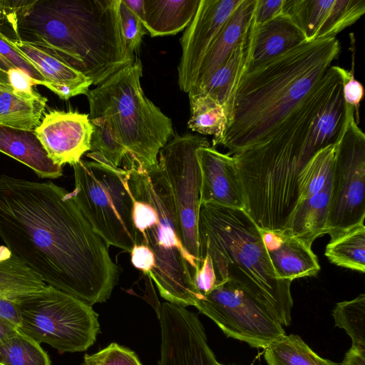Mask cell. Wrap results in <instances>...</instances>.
Segmentation results:
<instances>
[{"instance_id":"cell-39","label":"cell","mask_w":365,"mask_h":365,"mask_svg":"<svg viewBox=\"0 0 365 365\" xmlns=\"http://www.w3.org/2000/svg\"><path fill=\"white\" fill-rule=\"evenodd\" d=\"M28 2L0 0V32L11 41L20 40L18 23Z\"/></svg>"},{"instance_id":"cell-2","label":"cell","mask_w":365,"mask_h":365,"mask_svg":"<svg viewBox=\"0 0 365 365\" xmlns=\"http://www.w3.org/2000/svg\"><path fill=\"white\" fill-rule=\"evenodd\" d=\"M341 74L331 66L319 86L266 139L233 155L245 211L264 231L284 230L298 200V177L313 155L307 146L314 118Z\"/></svg>"},{"instance_id":"cell-45","label":"cell","mask_w":365,"mask_h":365,"mask_svg":"<svg viewBox=\"0 0 365 365\" xmlns=\"http://www.w3.org/2000/svg\"><path fill=\"white\" fill-rule=\"evenodd\" d=\"M0 320L19 330L21 316L16 300L0 298Z\"/></svg>"},{"instance_id":"cell-22","label":"cell","mask_w":365,"mask_h":365,"mask_svg":"<svg viewBox=\"0 0 365 365\" xmlns=\"http://www.w3.org/2000/svg\"><path fill=\"white\" fill-rule=\"evenodd\" d=\"M0 152L28 166L38 178L55 179L63 175V167L54 164L48 157L34 130L0 125Z\"/></svg>"},{"instance_id":"cell-28","label":"cell","mask_w":365,"mask_h":365,"mask_svg":"<svg viewBox=\"0 0 365 365\" xmlns=\"http://www.w3.org/2000/svg\"><path fill=\"white\" fill-rule=\"evenodd\" d=\"M47 101L41 94L31 97L0 88V125L34 130L39 124Z\"/></svg>"},{"instance_id":"cell-38","label":"cell","mask_w":365,"mask_h":365,"mask_svg":"<svg viewBox=\"0 0 365 365\" xmlns=\"http://www.w3.org/2000/svg\"><path fill=\"white\" fill-rule=\"evenodd\" d=\"M83 365L142 364L133 351L116 343H111L93 354H86Z\"/></svg>"},{"instance_id":"cell-19","label":"cell","mask_w":365,"mask_h":365,"mask_svg":"<svg viewBox=\"0 0 365 365\" xmlns=\"http://www.w3.org/2000/svg\"><path fill=\"white\" fill-rule=\"evenodd\" d=\"M12 43L37 67L46 80V87L60 98L86 94L91 81L73 68L48 47L21 40Z\"/></svg>"},{"instance_id":"cell-1","label":"cell","mask_w":365,"mask_h":365,"mask_svg":"<svg viewBox=\"0 0 365 365\" xmlns=\"http://www.w3.org/2000/svg\"><path fill=\"white\" fill-rule=\"evenodd\" d=\"M0 238L47 285L90 306L118 283L109 246L71 192L53 182L0 176Z\"/></svg>"},{"instance_id":"cell-41","label":"cell","mask_w":365,"mask_h":365,"mask_svg":"<svg viewBox=\"0 0 365 365\" xmlns=\"http://www.w3.org/2000/svg\"><path fill=\"white\" fill-rule=\"evenodd\" d=\"M192 282L197 296L196 300L208 294L217 285L212 262L207 255L201 259L200 268L195 272Z\"/></svg>"},{"instance_id":"cell-36","label":"cell","mask_w":365,"mask_h":365,"mask_svg":"<svg viewBox=\"0 0 365 365\" xmlns=\"http://www.w3.org/2000/svg\"><path fill=\"white\" fill-rule=\"evenodd\" d=\"M119 18L122 34L129 53L134 57L138 52L143 36L146 30L141 21L125 4L123 0L119 1Z\"/></svg>"},{"instance_id":"cell-7","label":"cell","mask_w":365,"mask_h":365,"mask_svg":"<svg viewBox=\"0 0 365 365\" xmlns=\"http://www.w3.org/2000/svg\"><path fill=\"white\" fill-rule=\"evenodd\" d=\"M139 58L86 94L90 119L106 122L123 145V168L148 170L173 137L172 121L143 93Z\"/></svg>"},{"instance_id":"cell-42","label":"cell","mask_w":365,"mask_h":365,"mask_svg":"<svg viewBox=\"0 0 365 365\" xmlns=\"http://www.w3.org/2000/svg\"><path fill=\"white\" fill-rule=\"evenodd\" d=\"M130 253L133 265L148 276L155 264V255L151 249L143 243H137Z\"/></svg>"},{"instance_id":"cell-48","label":"cell","mask_w":365,"mask_h":365,"mask_svg":"<svg viewBox=\"0 0 365 365\" xmlns=\"http://www.w3.org/2000/svg\"><path fill=\"white\" fill-rule=\"evenodd\" d=\"M125 4L141 21L144 22V0H123Z\"/></svg>"},{"instance_id":"cell-26","label":"cell","mask_w":365,"mask_h":365,"mask_svg":"<svg viewBox=\"0 0 365 365\" xmlns=\"http://www.w3.org/2000/svg\"><path fill=\"white\" fill-rule=\"evenodd\" d=\"M200 0H144L143 26L152 37L175 35L193 19Z\"/></svg>"},{"instance_id":"cell-12","label":"cell","mask_w":365,"mask_h":365,"mask_svg":"<svg viewBox=\"0 0 365 365\" xmlns=\"http://www.w3.org/2000/svg\"><path fill=\"white\" fill-rule=\"evenodd\" d=\"M208 145V140L199 135H174L158 154V164L172 190L181 242L199 268L197 225L201 173L197 150Z\"/></svg>"},{"instance_id":"cell-8","label":"cell","mask_w":365,"mask_h":365,"mask_svg":"<svg viewBox=\"0 0 365 365\" xmlns=\"http://www.w3.org/2000/svg\"><path fill=\"white\" fill-rule=\"evenodd\" d=\"M86 155L92 160L81 159L73 165V197L94 232L108 246L130 252L138 243V234L133 218V200L125 183L126 171L98 153Z\"/></svg>"},{"instance_id":"cell-11","label":"cell","mask_w":365,"mask_h":365,"mask_svg":"<svg viewBox=\"0 0 365 365\" xmlns=\"http://www.w3.org/2000/svg\"><path fill=\"white\" fill-rule=\"evenodd\" d=\"M346 108V126L336 145L331 179L327 226L331 239L365 219V135L354 109L348 105Z\"/></svg>"},{"instance_id":"cell-21","label":"cell","mask_w":365,"mask_h":365,"mask_svg":"<svg viewBox=\"0 0 365 365\" xmlns=\"http://www.w3.org/2000/svg\"><path fill=\"white\" fill-rule=\"evenodd\" d=\"M256 2L257 0H242L232 14L202 58L192 88L204 83L226 61L250 26Z\"/></svg>"},{"instance_id":"cell-15","label":"cell","mask_w":365,"mask_h":365,"mask_svg":"<svg viewBox=\"0 0 365 365\" xmlns=\"http://www.w3.org/2000/svg\"><path fill=\"white\" fill-rule=\"evenodd\" d=\"M364 13V0H284L282 10L303 32L306 42L336 38Z\"/></svg>"},{"instance_id":"cell-31","label":"cell","mask_w":365,"mask_h":365,"mask_svg":"<svg viewBox=\"0 0 365 365\" xmlns=\"http://www.w3.org/2000/svg\"><path fill=\"white\" fill-rule=\"evenodd\" d=\"M264 356L268 365H339L319 356L293 334H285L269 344Z\"/></svg>"},{"instance_id":"cell-37","label":"cell","mask_w":365,"mask_h":365,"mask_svg":"<svg viewBox=\"0 0 365 365\" xmlns=\"http://www.w3.org/2000/svg\"><path fill=\"white\" fill-rule=\"evenodd\" d=\"M0 54L15 68L26 73L34 85L46 86V80L37 67L12 43L0 32Z\"/></svg>"},{"instance_id":"cell-43","label":"cell","mask_w":365,"mask_h":365,"mask_svg":"<svg viewBox=\"0 0 365 365\" xmlns=\"http://www.w3.org/2000/svg\"><path fill=\"white\" fill-rule=\"evenodd\" d=\"M284 0H257L254 14L256 25L262 24L282 15Z\"/></svg>"},{"instance_id":"cell-50","label":"cell","mask_w":365,"mask_h":365,"mask_svg":"<svg viewBox=\"0 0 365 365\" xmlns=\"http://www.w3.org/2000/svg\"><path fill=\"white\" fill-rule=\"evenodd\" d=\"M217 365H225V364H220V363L218 362Z\"/></svg>"},{"instance_id":"cell-5","label":"cell","mask_w":365,"mask_h":365,"mask_svg":"<svg viewBox=\"0 0 365 365\" xmlns=\"http://www.w3.org/2000/svg\"><path fill=\"white\" fill-rule=\"evenodd\" d=\"M200 262L207 255L217 284L231 281L245 289L289 326L292 282L279 279L270 262L262 230L244 210L212 203L200 205L198 225Z\"/></svg>"},{"instance_id":"cell-47","label":"cell","mask_w":365,"mask_h":365,"mask_svg":"<svg viewBox=\"0 0 365 365\" xmlns=\"http://www.w3.org/2000/svg\"><path fill=\"white\" fill-rule=\"evenodd\" d=\"M14 68L0 54V88L12 91L9 82L8 71Z\"/></svg>"},{"instance_id":"cell-23","label":"cell","mask_w":365,"mask_h":365,"mask_svg":"<svg viewBox=\"0 0 365 365\" xmlns=\"http://www.w3.org/2000/svg\"><path fill=\"white\" fill-rule=\"evenodd\" d=\"M306 42L300 29L282 14L255 27L249 69Z\"/></svg>"},{"instance_id":"cell-33","label":"cell","mask_w":365,"mask_h":365,"mask_svg":"<svg viewBox=\"0 0 365 365\" xmlns=\"http://www.w3.org/2000/svg\"><path fill=\"white\" fill-rule=\"evenodd\" d=\"M0 365H51L40 344L18 331L0 346Z\"/></svg>"},{"instance_id":"cell-16","label":"cell","mask_w":365,"mask_h":365,"mask_svg":"<svg viewBox=\"0 0 365 365\" xmlns=\"http://www.w3.org/2000/svg\"><path fill=\"white\" fill-rule=\"evenodd\" d=\"M34 131L54 164L73 166L90 150L93 125L89 114L53 110L45 114Z\"/></svg>"},{"instance_id":"cell-17","label":"cell","mask_w":365,"mask_h":365,"mask_svg":"<svg viewBox=\"0 0 365 365\" xmlns=\"http://www.w3.org/2000/svg\"><path fill=\"white\" fill-rule=\"evenodd\" d=\"M197 158L201 173L200 205L212 203L245 210L244 191L233 157L208 145L197 149Z\"/></svg>"},{"instance_id":"cell-29","label":"cell","mask_w":365,"mask_h":365,"mask_svg":"<svg viewBox=\"0 0 365 365\" xmlns=\"http://www.w3.org/2000/svg\"><path fill=\"white\" fill-rule=\"evenodd\" d=\"M190 115L188 128L201 135H212L213 147L220 143L228 125L225 108L207 95L188 93Z\"/></svg>"},{"instance_id":"cell-32","label":"cell","mask_w":365,"mask_h":365,"mask_svg":"<svg viewBox=\"0 0 365 365\" xmlns=\"http://www.w3.org/2000/svg\"><path fill=\"white\" fill-rule=\"evenodd\" d=\"M335 153L336 145H329L317 152L307 163L298 177L297 201L319 192L331 182Z\"/></svg>"},{"instance_id":"cell-10","label":"cell","mask_w":365,"mask_h":365,"mask_svg":"<svg viewBox=\"0 0 365 365\" xmlns=\"http://www.w3.org/2000/svg\"><path fill=\"white\" fill-rule=\"evenodd\" d=\"M194 307L211 319L227 337L253 348L265 349L286 334L277 317L264 304L229 280L197 299Z\"/></svg>"},{"instance_id":"cell-34","label":"cell","mask_w":365,"mask_h":365,"mask_svg":"<svg viewBox=\"0 0 365 365\" xmlns=\"http://www.w3.org/2000/svg\"><path fill=\"white\" fill-rule=\"evenodd\" d=\"M331 314L335 326L350 336L351 347L365 349V294L338 302Z\"/></svg>"},{"instance_id":"cell-35","label":"cell","mask_w":365,"mask_h":365,"mask_svg":"<svg viewBox=\"0 0 365 365\" xmlns=\"http://www.w3.org/2000/svg\"><path fill=\"white\" fill-rule=\"evenodd\" d=\"M90 120L93 125L90 151L100 154L110 164L120 168L126 155L125 148L106 122L99 119Z\"/></svg>"},{"instance_id":"cell-18","label":"cell","mask_w":365,"mask_h":365,"mask_svg":"<svg viewBox=\"0 0 365 365\" xmlns=\"http://www.w3.org/2000/svg\"><path fill=\"white\" fill-rule=\"evenodd\" d=\"M255 22L253 19L240 42L226 61L202 85L188 93H202L220 103L231 120L235 93L240 81L250 66L253 48ZM228 126V125H227Z\"/></svg>"},{"instance_id":"cell-40","label":"cell","mask_w":365,"mask_h":365,"mask_svg":"<svg viewBox=\"0 0 365 365\" xmlns=\"http://www.w3.org/2000/svg\"><path fill=\"white\" fill-rule=\"evenodd\" d=\"M352 50L351 68L350 70L342 69L343 76V95L346 105L351 106L354 111L356 122L359 123V106L363 99L364 91L363 85L354 76V46Z\"/></svg>"},{"instance_id":"cell-13","label":"cell","mask_w":365,"mask_h":365,"mask_svg":"<svg viewBox=\"0 0 365 365\" xmlns=\"http://www.w3.org/2000/svg\"><path fill=\"white\" fill-rule=\"evenodd\" d=\"M160 351L158 365H217L197 316L170 302L158 309Z\"/></svg>"},{"instance_id":"cell-6","label":"cell","mask_w":365,"mask_h":365,"mask_svg":"<svg viewBox=\"0 0 365 365\" xmlns=\"http://www.w3.org/2000/svg\"><path fill=\"white\" fill-rule=\"evenodd\" d=\"M125 183L133 200V218L140 242L155 255L148 275L160 296L182 307L194 306L197 296L192 278L199 269L184 248L169 182L161 166L125 170Z\"/></svg>"},{"instance_id":"cell-24","label":"cell","mask_w":365,"mask_h":365,"mask_svg":"<svg viewBox=\"0 0 365 365\" xmlns=\"http://www.w3.org/2000/svg\"><path fill=\"white\" fill-rule=\"evenodd\" d=\"M334 86L311 125L307 146L314 155L327 146L336 145L346 126L347 108L343 95V76Z\"/></svg>"},{"instance_id":"cell-3","label":"cell","mask_w":365,"mask_h":365,"mask_svg":"<svg viewBox=\"0 0 365 365\" xmlns=\"http://www.w3.org/2000/svg\"><path fill=\"white\" fill-rule=\"evenodd\" d=\"M340 53L336 38L303 43L249 69L220 145L234 155L269 137L320 84Z\"/></svg>"},{"instance_id":"cell-44","label":"cell","mask_w":365,"mask_h":365,"mask_svg":"<svg viewBox=\"0 0 365 365\" xmlns=\"http://www.w3.org/2000/svg\"><path fill=\"white\" fill-rule=\"evenodd\" d=\"M8 78L12 91L21 96H36L39 93L35 91V86L31 78L24 71L12 68L8 71Z\"/></svg>"},{"instance_id":"cell-20","label":"cell","mask_w":365,"mask_h":365,"mask_svg":"<svg viewBox=\"0 0 365 365\" xmlns=\"http://www.w3.org/2000/svg\"><path fill=\"white\" fill-rule=\"evenodd\" d=\"M268 255L279 279H294L315 276L320 265L312 247L282 232L262 230Z\"/></svg>"},{"instance_id":"cell-9","label":"cell","mask_w":365,"mask_h":365,"mask_svg":"<svg viewBox=\"0 0 365 365\" xmlns=\"http://www.w3.org/2000/svg\"><path fill=\"white\" fill-rule=\"evenodd\" d=\"M21 316L19 331L60 353L87 350L100 330L91 306L51 286L16 299Z\"/></svg>"},{"instance_id":"cell-4","label":"cell","mask_w":365,"mask_h":365,"mask_svg":"<svg viewBox=\"0 0 365 365\" xmlns=\"http://www.w3.org/2000/svg\"><path fill=\"white\" fill-rule=\"evenodd\" d=\"M119 1H29L19 38L48 47L97 86L135 59L122 34Z\"/></svg>"},{"instance_id":"cell-49","label":"cell","mask_w":365,"mask_h":365,"mask_svg":"<svg viewBox=\"0 0 365 365\" xmlns=\"http://www.w3.org/2000/svg\"><path fill=\"white\" fill-rule=\"evenodd\" d=\"M18 329L0 320V346L18 332Z\"/></svg>"},{"instance_id":"cell-30","label":"cell","mask_w":365,"mask_h":365,"mask_svg":"<svg viewBox=\"0 0 365 365\" xmlns=\"http://www.w3.org/2000/svg\"><path fill=\"white\" fill-rule=\"evenodd\" d=\"M324 255L332 264L364 273L365 271V226L360 223L326 246Z\"/></svg>"},{"instance_id":"cell-14","label":"cell","mask_w":365,"mask_h":365,"mask_svg":"<svg viewBox=\"0 0 365 365\" xmlns=\"http://www.w3.org/2000/svg\"><path fill=\"white\" fill-rule=\"evenodd\" d=\"M242 0H200L197 12L180 38L178 84L188 93L202 58Z\"/></svg>"},{"instance_id":"cell-27","label":"cell","mask_w":365,"mask_h":365,"mask_svg":"<svg viewBox=\"0 0 365 365\" xmlns=\"http://www.w3.org/2000/svg\"><path fill=\"white\" fill-rule=\"evenodd\" d=\"M48 285L6 246H0V298L16 300Z\"/></svg>"},{"instance_id":"cell-46","label":"cell","mask_w":365,"mask_h":365,"mask_svg":"<svg viewBox=\"0 0 365 365\" xmlns=\"http://www.w3.org/2000/svg\"><path fill=\"white\" fill-rule=\"evenodd\" d=\"M341 365H365V349L351 346L346 353Z\"/></svg>"},{"instance_id":"cell-25","label":"cell","mask_w":365,"mask_h":365,"mask_svg":"<svg viewBox=\"0 0 365 365\" xmlns=\"http://www.w3.org/2000/svg\"><path fill=\"white\" fill-rule=\"evenodd\" d=\"M331 182L319 192L297 201L281 232L296 237L311 247L314 241L327 234V218Z\"/></svg>"}]
</instances>
